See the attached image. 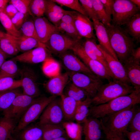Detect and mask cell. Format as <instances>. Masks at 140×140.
<instances>
[{
    "label": "cell",
    "instance_id": "obj_30",
    "mask_svg": "<svg viewBox=\"0 0 140 140\" xmlns=\"http://www.w3.org/2000/svg\"><path fill=\"white\" fill-rule=\"evenodd\" d=\"M62 125L71 140H82L83 129L81 124L72 121H64Z\"/></svg>",
    "mask_w": 140,
    "mask_h": 140
},
{
    "label": "cell",
    "instance_id": "obj_27",
    "mask_svg": "<svg viewBox=\"0 0 140 140\" xmlns=\"http://www.w3.org/2000/svg\"><path fill=\"white\" fill-rule=\"evenodd\" d=\"M21 131L19 135L21 140H43V130L37 123L27 126Z\"/></svg>",
    "mask_w": 140,
    "mask_h": 140
},
{
    "label": "cell",
    "instance_id": "obj_29",
    "mask_svg": "<svg viewBox=\"0 0 140 140\" xmlns=\"http://www.w3.org/2000/svg\"><path fill=\"white\" fill-rule=\"evenodd\" d=\"M17 120L4 116L0 118V140H9L16 126Z\"/></svg>",
    "mask_w": 140,
    "mask_h": 140
},
{
    "label": "cell",
    "instance_id": "obj_1",
    "mask_svg": "<svg viewBox=\"0 0 140 140\" xmlns=\"http://www.w3.org/2000/svg\"><path fill=\"white\" fill-rule=\"evenodd\" d=\"M105 27L112 48L123 64L132 58L135 49L134 40L120 26L111 24Z\"/></svg>",
    "mask_w": 140,
    "mask_h": 140
},
{
    "label": "cell",
    "instance_id": "obj_7",
    "mask_svg": "<svg viewBox=\"0 0 140 140\" xmlns=\"http://www.w3.org/2000/svg\"><path fill=\"white\" fill-rule=\"evenodd\" d=\"M139 10L130 0H114L111 24L120 26L124 25Z\"/></svg>",
    "mask_w": 140,
    "mask_h": 140
},
{
    "label": "cell",
    "instance_id": "obj_16",
    "mask_svg": "<svg viewBox=\"0 0 140 140\" xmlns=\"http://www.w3.org/2000/svg\"><path fill=\"white\" fill-rule=\"evenodd\" d=\"M36 31L40 41L45 43L54 33L60 31L46 18L32 17Z\"/></svg>",
    "mask_w": 140,
    "mask_h": 140
},
{
    "label": "cell",
    "instance_id": "obj_54",
    "mask_svg": "<svg viewBox=\"0 0 140 140\" xmlns=\"http://www.w3.org/2000/svg\"><path fill=\"white\" fill-rule=\"evenodd\" d=\"M107 140H125L123 137L112 135L108 134L105 135Z\"/></svg>",
    "mask_w": 140,
    "mask_h": 140
},
{
    "label": "cell",
    "instance_id": "obj_41",
    "mask_svg": "<svg viewBox=\"0 0 140 140\" xmlns=\"http://www.w3.org/2000/svg\"><path fill=\"white\" fill-rule=\"evenodd\" d=\"M57 27L60 31L65 32L72 38L77 40L82 39L78 33L74 24H66L60 22Z\"/></svg>",
    "mask_w": 140,
    "mask_h": 140
},
{
    "label": "cell",
    "instance_id": "obj_9",
    "mask_svg": "<svg viewBox=\"0 0 140 140\" xmlns=\"http://www.w3.org/2000/svg\"><path fill=\"white\" fill-rule=\"evenodd\" d=\"M37 123L39 125L62 124L64 116L61 104L60 97H57L51 101L45 108Z\"/></svg>",
    "mask_w": 140,
    "mask_h": 140
},
{
    "label": "cell",
    "instance_id": "obj_37",
    "mask_svg": "<svg viewBox=\"0 0 140 140\" xmlns=\"http://www.w3.org/2000/svg\"><path fill=\"white\" fill-rule=\"evenodd\" d=\"M0 10V22L6 31L7 33L16 37L21 36L20 32L13 25L11 19L2 11Z\"/></svg>",
    "mask_w": 140,
    "mask_h": 140
},
{
    "label": "cell",
    "instance_id": "obj_52",
    "mask_svg": "<svg viewBox=\"0 0 140 140\" xmlns=\"http://www.w3.org/2000/svg\"><path fill=\"white\" fill-rule=\"evenodd\" d=\"M125 135L129 140H140V131H129L127 130Z\"/></svg>",
    "mask_w": 140,
    "mask_h": 140
},
{
    "label": "cell",
    "instance_id": "obj_55",
    "mask_svg": "<svg viewBox=\"0 0 140 140\" xmlns=\"http://www.w3.org/2000/svg\"><path fill=\"white\" fill-rule=\"evenodd\" d=\"M8 57L0 50V68Z\"/></svg>",
    "mask_w": 140,
    "mask_h": 140
},
{
    "label": "cell",
    "instance_id": "obj_58",
    "mask_svg": "<svg viewBox=\"0 0 140 140\" xmlns=\"http://www.w3.org/2000/svg\"><path fill=\"white\" fill-rule=\"evenodd\" d=\"M130 1L140 9V0H130Z\"/></svg>",
    "mask_w": 140,
    "mask_h": 140
},
{
    "label": "cell",
    "instance_id": "obj_39",
    "mask_svg": "<svg viewBox=\"0 0 140 140\" xmlns=\"http://www.w3.org/2000/svg\"><path fill=\"white\" fill-rule=\"evenodd\" d=\"M20 80H16L9 77L0 76V92L21 87Z\"/></svg>",
    "mask_w": 140,
    "mask_h": 140
},
{
    "label": "cell",
    "instance_id": "obj_18",
    "mask_svg": "<svg viewBox=\"0 0 140 140\" xmlns=\"http://www.w3.org/2000/svg\"><path fill=\"white\" fill-rule=\"evenodd\" d=\"M74 25L79 36L82 38H96L94 32L93 22L87 16L73 11Z\"/></svg>",
    "mask_w": 140,
    "mask_h": 140
},
{
    "label": "cell",
    "instance_id": "obj_36",
    "mask_svg": "<svg viewBox=\"0 0 140 140\" xmlns=\"http://www.w3.org/2000/svg\"><path fill=\"white\" fill-rule=\"evenodd\" d=\"M12 36L0 41V50L8 56L16 55L19 52L12 39Z\"/></svg>",
    "mask_w": 140,
    "mask_h": 140
},
{
    "label": "cell",
    "instance_id": "obj_17",
    "mask_svg": "<svg viewBox=\"0 0 140 140\" xmlns=\"http://www.w3.org/2000/svg\"><path fill=\"white\" fill-rule=\"evenodd\" d=\"M85 38L83 41L81 39L80 43L86 54L91 59L97 61L103 65L113 79H115L109 68L103 53L97 47L96 38Z\"/></svg>",
    "mask_w": 140,
    "mask_h": 140
},
{
    "label": "cell",
    "instance_id": "obj_60",
    "mask_svg": "<svg viewBox=\"0 0 140 140\" xmlns=\"http://www.w3.org/2000/svg\"><path fill=\"white\" fill-rule=\"evenodd\" d=\"M9 140H16L15 139L13 138L12 136L10 137Z\"/></svg>",
    "mask_w": 140,
    "mask_h": 140
},
{
    "label": "cell",
    "instance_id": "obj_8",
    "mask_svg": "<svg viewBox=\"0 0 140 140\" xmlns=\"http://www.w3.org/2000/svg\"><path fill=\"white\" fill-rule=\"evenodd\" d=\"M81 39H74L65 32L59 31L53 33L44 44L51 54L58 55L67 51H72Z\"/></svg>",
    "mask_w": 140,
    "mask_h": 140
},
{
    "label": "cell",
    "instance_id": "obj_19",
    "mask_svg": "<svg viewBox=\"0 0 140 140\" xmlns=\"http://www.w3.org/2000/svg\"><path fill=\"white\" fill-rule=\"evenodd\" d=\"M69 76L67 72L60 73L50 79L44 84L46 90L52 95L61 96L68 83Z\"/></svg>",
    "mask_w": 140,
    "mask_h": 140
},
{
    "label": "cell",
    "instance_id": "obj_59",
    "mask_svg": "<svg viewBox=\"0 0 140 140\" xmlns=\"http://www.w3.org/2000/svg\"><path fill=\"white\" fill-rule=\"evenodd\" d=\"M52 140H71L67 135L63 136Z\"/></svg>",
    "mask_w": 140,
    "mask_h": 140
},
{
    "label": "cell",
    "instance_id": "obj_32",
    "mask_svg": "<svg viewBox=\"0 0 140 140\" xmlns=\"http://www.w3.org/2000/svg\"><path fill=\"white\" fill-rule=\"evenodd\" d=\"M42 69L44 73L50 78L60 73V64L53 58L43 62Z\"/></svg>",
    "mask_w": 140,
    "mask_h": 140
},
{
    "label": "cell",
    "instance_id": "obj_12",
    "mask_svg": "<svg viewBox=\"0 0 140 140\" xmlns=\"http://www.w3.org/2000/svg\"><path fill=\"white\" fill-rule=\"evenodd\" d=\"M23 93L33 98L38 97L40 92L37 83L36 75L31 68L25 66L20 71Z\"/></svg>",
    "mask_w": 140,
    "mask_h": 140
},
{
    "label": "cell",
    "instance_id": "obj_15",
    "mask_svg": "<svg viewBox=\"0 0 140 140\" xmlns=\"http://www.w3.org/2000/svg\"><path fill=\"white\" fill-rule=\"evenodd\" d=\"M99 48L103 53L109 68L115 79L125 83H130L123 65L115 59L100 45L97 44Z\"/></svg>",
    "mask_w": 140,
    "mask_h": 140
},
{
    "label": "cell",
    "instance_id": "obj_3",
    "mask_svg": "<svg viewBox=\"0 0 140 140\" xmlns=\"http://www.w3.org/2000/svg\"><path fill=\"white\" fill-rule=\"evenodd\" d=\"M140 103V89H136L129 95L119 97L104 104L91 106L89 116L93 118H102Z\"/></svg>",
    "mask_w": 140,
    "mask_h": 140
},
{
    "label": "cell",
    "instance_id": "obj_28",
    "mask_svg": "<svg viewBox=\"0 0 140 140\" xmlns=\"http://www.w3.org/2000/svg\"><path fill=\"white\" fill-rule=\"evenodd\" d=\"M124 29L137 43L140 41V14L139 12L132 17L124 25Z\"/></svg>",
    "mask_w": 140,
    "mask_h": 140
},
{
    "label": "cell",
    "instance_id": "obj_2",
    "mask_svg": "<svg viewBox=\"0 0 140 140\" xmlns=\"http://www.w3.org/2000/svg\"><path fill=\"white\" fill-rule=\"evenodd\" d=\"M133 105L101 118L102 130L105 134L123 137L137 108Z\"/></svg>",
    "mask_w": 140,
    "mask_h": 140
},
{
    "label": "cell",
    "instance_id": "obj_14",
    "mask_svg": "<svg viewBox=\"0 0 140 140\" xmlns=\"http://www.w3.org/2000/svg\"><path fill=\"white\" fill-rule=\"evenodd\" d=\"M70 51L64 52L58 55L68 71L88 75L94 74L72 51V52Z\"/></svg>",
    "mask_w": 140,
    "mask_h": 140
},
{
    "label": "cell",
    "instance_id": "obj_13",
    "mask_svg": "<svg viewBox=\"0 0 140 140\" xmlns=\"http://www.w3.org/2000/svg\"><path fill=\"white\" fill-rule=\"evenodd\" d=\"M45 46H40L17 55L12 59L16 61L30 64L44 62L53 58Z\"/></svg>",
    "mask_w": 140,
    "mask_h": 140
},
{
    "label": "cell",
    "instance_id": "obj_56",
    "mask_svg": "<svg viewBox=\"0 0 140 140\" xmlns=\"http://www.w3.org/2000/svg\"><path fill=\"white\" fill-rule=\"evenodd\" d=\"M10 0H0V10H3Z\"/></svg>",
    "mask_w": 140,
    "mask_h": 140
},
{
    "label": "cell",
    "instance_id": "obj_21",
    "mask_svg": "<svg viewBox=\"0 0 140 140\" xmlns=\"http://www.w3.org/2000/svg\"><path fill=\"white\" fill-rule=\"evenodd\" d=\"M93 22L94 29L99 44L115 59L118 60L111 46L105 26L98 20H93Z\"/></svg>",
    "mask_w": 140,
    "mask_h": 140
},
{
    "label": "cell",
    "instance_id": "obj_22",
    "mask_svg": "<svg viewBox=\"0 0 140 140\" xmlns=\"http://www.w3.org/2000/svg\"><path fill=\"white\" fill-rule=\"evenodd\" d=\"M140 64L132 58L123 64L130 82L135 89H140Z\"/></svg>",
    "mask_w": 140,
    "mask_h": 140
},
{
    "label": "cell",
    "instance_id": "obj_4",
    "mask_svg": "<svg viewBox=\"0 0 140 140\" xmlns=\"http://www.w3.org/2000/svg\"><path fill=\"white\" fill-rule=\"evenodd\" d=\"M135 90L132 86L117 79H113L101 86L95 96L92 99V103L94 106L104 104L119 97L129 95Z\"/></svg>",
    "mask_w": 140,
    "mask_h": 140
},
{
    "label": "cell",
    "instance_id": "obj_45",
    "mask_svg": "<svg viewBox=\"0 0 140 140\" xmlns=\"http://www.w3.org/2000/svg\"><path fill=\"white\" fill-rule=\"evenodd\" d=\"M66 13H58L52 11L45 10L44 14L46 15L48 19L52 24L57 27L61 22L63 16Z\"/></svg>",
    "mask_w": 140,
    "mask_h": 140
},
{
    "label": "cell",
    "instance_id": "obj_47",
    "mask_svg": "<svg viewBox=\"0 0 140 140\" xmlns=\"http://www.w3.org/2000/svg\"><path fill=\"white\" fill-rule=\"evenodd\" d=\"M67 85L65 89V90L63 92L64 95L72 98L78 101L82 100L76 93L74 88V85L72 83Z\"/></svg>",
    "mask_w": 140,
    "mask_h": 140
},
{
    "label": "cell",
    "instance_id": "obj_23",
    "mask_svg": "<svg viewBox=\"0 0 140 140\" xmlns=\"http://www.w3.org/2000/svg\"><path fill=\"white\" fill-rule=\"evenodd\" d=\"M60 97L64 120L73 121L74 120V115L80 101H77L64 94Z\"/></svg>",
    "mask_w": 140,
    "mask_h": 140
},
{
    "label": "cell",
    "instance_id": "obj_49",
    "mask_svg": "<svg viewBox=\"0 0 140 140\" xmlns=\"http://www.w3.org/2000/svg\"><path fill=\"white\" fill-rule=\"evenodd\" d=\"M107 14L110 18L112 15L114 0H100Z\"/></svg>",
    "mask_w": 140,
    "mask_h": 140
},
{
    "label": "cell",
    "instance_id": "obj_48",
    "mask_svg": "<svg viewBox=\"0 0 140 140\" xmlns=\"http://www.w3.org/2000/svg\"><path fill=\"white\" fill-rule=\"evenodd\" d=\"M45 10L52 11L58 13H65L68 11L58 5L52 0H46Z\"/></svg>",
    "mask_w": 140,
    "mask_h": 140
},
{
    "label": "cell",
    "instance_id": "obj_44",
    "mask_svg": "<svg viewBox=\"0 0 140 140\" xmlns=\"http://www.w3.org/2000/svg\"><path fill=\"white\" fill-rule=\"evenodd\" d=\"M129 131H140V109L137 108L129 125Z\"/></svg>",
    "mask_w": 140,
    "mask_h": 140
},
{
    "label": "cell",
    "instance_id": "obj_6",
    "mask_svg": "<svg viewBox=\"0 0 140 140\" xmlns=\"http://www.w3.org/2000/svg\"><path fill=\"white\" fill-rule=\"evenodd\" d=\"M67 72L72 83L83 90L92 99L95 96L99 88L103 84L102 79L94 74L88 75L68 71Z\"/></svg>",
    "mask_w": 140,
    "mask_h": 140
},
{
    "label": "cell",
    "instance_id": "obj_24",
    "mask_svg": "<svg viewBox=\"0 0 140 140\" xmlns=\"http://www.w3.org/2000/svg\"><path fill=\"white\" fill-rule=\"evenodd\" d=\"M12 38L19 51L23 53L38 47L45 46L44 44L32 37L13 36Z\"/></svg>",
    "mask_w": 140,
    "mask_h": 140
},
{
    "label": "cell",
    "instance_id": "obj_46",
    "mask_svg": "<svg viewBox=\"0 0 140 140\" xmlns=\"http://www.w3.org/2000/svg\"><path fill=\"white\" fill-rule=\"evenodd\" d=\"M29 15H25L18 12L11 19L13 25L17 30L20 29Z\"/></svg>",
    "mask_w": 140,
    "mask_h": 140
},
{
    "label": "cell",
    "instance_id": "obj_40",
    "mask_svg": "<svg viewBox=\"0 0 140 140\" xmlns=\"http://www.w3.org/2000/svg\"><path fill=\"white\" fill-rule=\"evenodd\" d=\"M62 6L70 8L87 16L81 4L78 0H52Z\"/></svg>",
    "mask_w": 140,
    "mask_h": 140
},
{
    "label": "cell",
    "instance_id": "obj_33",
    "mask_svg": "<svg viewBox=\"0 0 140 140\" xmlns=\"http://www.w3.org/2000/svg\"><path fill=\"white\" fill-rule=\"evenodd\" d=\"M18 31L22 36L34 38L41 42L36 31L33 17L31 15L27 17Z\"/></svg>",
    "mask_w": 140,
    "mask_h": 140
},
{
    "label": "cell",
    "instance_id": "obj_61",
    "mask_svg": "<svg viewBox=\"0 0 140 140\" xmlns=\"http://www.w3.org/2000/svg\"><path fill=\"white\" fill-rule=\"evenodd\" d=\"M0 28H1V26H0Z\"/></svg>",
    "mask_w": 140,
    "mask_h": 140
},
{
    "label": "cell",
    "instance_id": "obj_10",
    "mask_svg": "<svg viewBox=\"0 0 140 140\" xmlns=\"http://www.w3.org/2000/svg\"><path fill=\"white\" fill-rule=\"evenodd\" d=\"M81 40L73 48V51L94 74L101 79H107L109 82L111 81L113 78L103 65L91 59L86 54L80 44Z\"/></svg>",
    "mask_w": 140,
    "mask_h": 140
},
{
    "label": "cell",
    "instance_id": "obj_26",
    "mask_svg": "<svg viewBox=\"0 0 140 140\" xmlns=\"http://www.w3.org/2000/svg\"><path fill=\"white\" fill-rule=\"evenodd\" d=\"M92 103V99L88 96L85 100L79 102L74 117L77 123H83L87 118Z\"/></svg>",
    "mask_w": 140,
    "mask_h": 140
},
{
    "label": "cell",
    "instance_id": "obj_31",
    "mask_svg": "<svg viewBox=\"0 0 140 140\" xmlns=\"http://www.w3.org/2000/svg\"><path fill=\"white\" fill-rule=\"evenodd\" d=\"M17 88L0 92V111L8 109L15 97L21 93Z\"/></svg>",
    "mask_w": 140,
    "mask_h": 140
},
{
    "label": "cell",
    "instance_id": "obj_57",
    "mask_svg": "<svg viewBox=\"0 0 140 140\" xmlns=\"http://www.w3.org/2000/svg\"><path fill=\"white\" fill-rule=\"evenodd\" d=\"M11 36H12L8 34L7 33H5L0 30V41L3 39L10 38Z\"/></svg>",
    "mask_w": 140,
    "mask_h": 140
},
{
    "label": "cell",
    "instance_id": "obj_34",
    "mask_svg": "<svg viewBox=\"0 0 140 140\" xmlns=\"http://www.w3.org/2000/svg\"><path fill=\"white\" fill-rule=\"evenodd\" d=\"M17 62L12 59L5 60L0 68V76L14 78L18 72Z\"/></svg>",
    "mask_w": 140,
    "mask_h": 140
},
{
    "label": "cell",
    "instance_id": "obj_5",
    "mask_svg": "<svg viewBox=\"0 0 140 140\" xmlns=\"http://www.w3.org/2000/svg\"><path fill=\"white\" fill-rule=\"evenodd\" d=\"M57 97L54 95L49 97L42 95L36 98L20 119L15 130L20 131L37 120L47 106Z\"/></svg>",
    "mask_w": 140,
    "mask_h": 140
},
{
    "label": "cell",
    "instance_id": "obj_38",
    "mask_svg": "<svg viewBox=\"0 0 140 140\" xmlns=\"http://www.w3.org/2000/svg\"><path fill=\"white\" fill-rule=\"evenodd\" d=\"M46 5L45 0H31L29 6L30 15L32 17H43Z\"/></svg>",
    "mask_w": 140,
    "mask_h": 140
},
{
    "label": "cell",
    "instance_id": "obj_50",
    "mask_svg": "<svg viewBox=\"0 0 140 140\" xmlns=\"http://www.w3.org/2000/svg\"><path fill=\"white\" fill-rule=\"evenodd\" d=\"M2 11L11 19L18 12L13 4L9 3L6 6Z\"/></svg>",
    "mask_w": 140,
    "mask_h": 140
},
{
    "label": "cell",
    "instance_id": "obj_25",
    "mask_svg": "<svg viewBox=\"0 0 140 140\" xmlns=\"http://www.w3.org/2000/svg\"><path fill=\"white\" fill-rule=\"evenodd\" d=\"M39 125L43 130V140H52L67 135L62 124Z\"/></svg>",
    "mask_w": 140,
    "mask_h": 140
},
{
    "label": "cell",
    "instance_id": "obj_20",
    "mask_svg": "<svg viewBox=\"0 0 140 140\" xmlns=\"http://www.w3.org/2000/svg\"><path fill=\"white\" fill-rule=\"evenodd\" d=\"M83 124L84 140H101L102 129L100 120L91 117H88Z\"/></svg>",
    "mask_w": 140,
    "mask_h": 140
},
{
    "label": "cell",
    "instance_id": "obj_51",
    "mask_svg": "<svg viewBox=\"0 0 140 140\" xmlns=\"http://www.w3.org/2000/svg\"><path fill=\"white\" fill-rule=\"evenodd\" d=\"M61 22L67 24H74L73 11H68L63 16Z\"/></svg>",
    "mask_w": 140,
    "mask_h": 140
},
{
    "label": "cell",
    "instance_id": "obj_42",
    "mask_svg": "<svg viewBox=\"0 0 140 140\" xmlns=\"http://www.w3.org/2000/svg\"><path fill=\"white\" fill-rule=\"evenodd\" d=\"M31 0H11L9 3L13 4L18 11L25 15H30L29 6Z\"/></svg>",
    "mask_w": 140,
    "mask_h": 140
},
{
    "label": "cell",
    "instance_id": "obj_53",
    "mask_svg": "<svg viewBox=\"0 0 140 140\" xmlns=\"http://www.w3.org/2000/svg\"><path fill=\"white\" fill-rule=\"evenodd\" d=\"M132 58L135 61L140 63V47L135 49L133 53Z\"/></svg>",
    "mask_w": 140,
    "mask_h": 140
},
{
    "label": "cell",
    "instance_id": "obj_35",
    "mask_svg": "<svg viewBox=\"0 0 140 140\" xmlns=\"http://www.w3.org/2000/svg\"><path fill=\"white\" fill-rule=\"evenodd\" d=\"M98 20L105 26L111 24V18L106 12L103 5L100 0H91Z\"/></svg>",
    "mask_w": 140,
    "mask_h": 140
},
{
    "label": "cell",
    "instance_id": "obj_11",
    "mask_svg": "<svg viewBox=\"0 0 140 140\" xmlns=\"http://www.w3.org/2000/svg\"><path fill=\"white\" fill-rule=\"evenodd\" d=\"M36 98L20 93L15 97L10 106L3 112L4 116L17 121L19 120Z\"/></svg>",
    "mask_w": 140,
    "mask_h": 140
},
{
    "label": "cell",
    "instance_id": "obj_43",
    "mask_svg": "<svg viewBox=\"0 0 140 140\" xmlns=\"http://www.w3.org/2000/svg\"><path fill=\"white\" fill-rule=\"evenodd\" d=\"M79 1L88 17L92 20H98L91 0H80Z\"/></svg>",
    "mask_w": 140,
    "mask_h": 140
}]
</instances>
